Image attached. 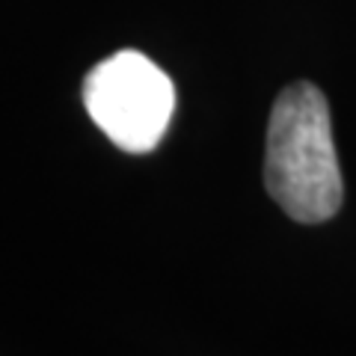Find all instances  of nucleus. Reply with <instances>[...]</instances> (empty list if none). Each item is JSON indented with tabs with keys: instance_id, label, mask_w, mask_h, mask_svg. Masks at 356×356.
<instances>
[{
	"instance_id": "1",
	"label": "nucleus",
	"mask_w": 356,
	"mask_h": 356,
	"mask_svg": "<svg viewBox=\"0 0 356 356\" xmlns=\"http://www.w3.org/2000/svg\"><path fill=\"white\" fill-rule=\"evenodd\" d=\"M264 184L297 222H324L341 208L344 184L332 146L330 107L315 83H291L267 122Z\"/></svg>"
},
{
	"instance_id": "2",
	"label": "nucleus",
	"mask_w": 356,
	"mask_h": 356,
	"mask_svg": "<svg viewBox=\"0 0 356 356\" xmlns=\"http://www.w3.org/2000/svg\"><path fill=\"white\" fill-rule=\"evenodd\" d=\"M83 104L113 146L146 154L170 128L175 86L146 54L119 51L83 77Z\"/></svg>"
}]
</instances>
